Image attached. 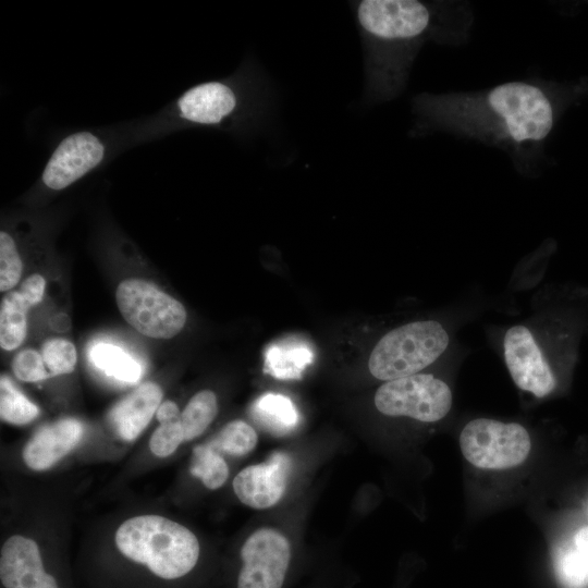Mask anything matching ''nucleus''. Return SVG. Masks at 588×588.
<instances>
[{
    "label": "nucleus",
    "instance_id": "nucleus-5",
    "mask_svg": "<svg viewBox=\"0 0 588 588\" xmlns=\"http://www.w3.org/2000/svg\"><path fill=\"white\" fill-rule=\"evenodd\" d=\"M119 552L164 581L188 576L197 566V537L183 525L159 515H139L123 522L115 531Z\"/></svg>",
    "mask_w": 588,
    "mask_h": 588
},
{
    "label": "nucleus",
    "instance_id": "nucleus-2",
    "mask_svg": "<svg viewBox=\"0 0 588 588\" xmlns=\"http://www.w3.org/2000/svg\"><path fill=\"white\" fill-rule=\"evenodd\" d=\"M414 134L446 131L522 154L539 149L551 133L556 106L540 83L515 81L469 93L414 97Z\"/></svg>",
    "mask_w": 588,
    "mask_h": 588
},
{
    "label": "nucleus",
    "instance_id": "nucleus-29",
    "mask_svg": "<svg viewBox=\"0 0 588 588\" xmlns=\"http://www.w3.org/2000/svg\"><path fill=\"white\" fill-rule=\"evenodd\" d=\"M45 286L46 281L42 275L33 274L22 282L19 291L30 306H35L42 299Z\"/></svg>",
    "mask_w": 588,
    "mask_h": 588
},
{
    "label": "nucleus",
    "instance_id": "nucleus-22",
    "mask_svg": "<svg viewBox=\"0 0 588 588\" xmlns=\"http://www.w3.org/2000/svg\"><path fill=\"white\" fill-rule=\"evenodd\" d=\"M38 407L32 403L5 376L0 381V416L13 425H26L37 418Z\"/></svg>",
    "mask_w": 588,
    "mask_h": 588
},
{
    "label": "nucleus",
    "instance_id": "nucleus-4",
    "mask_svg": "<svg viewBox=\"0 0 588 588\" xmlns=\"http://www.w3.org/2000/svg\"><path fill=\"white\" fill-rule=\"evenodd\" d=\"M273 107L272 84L260 66L248 61L230 77L185 90L176 99L174 112L187 126L249 135L267 125Z\"/></svg>",
    "mask_w": 588,
    "mask_h": 588
},
{
    "label": "nucleus",
    "instance_id": "nucleus-12",
    "mask_svg": "<svg viewBox=\"0 0 588 588\" xmlns=\"http://www.w3.org/2000/svg\"><path fill=\"white\" fill-rule=\"evenodd\" d=\"M291 458L286 453L274 452L264 463L242 469L233 479V490L238 500L253 509H268L283 497Z\"/></svg>",
    "mask_w": 588,
    "mask_h": 588
},
{
    "label": "nucleus",
    "instance_id": "nucleus-14",
    "mask_svg": "<svg viewBox=\"0 0 588 588\" xmlns=\"http://www.w3.org/2000/svg\"><path fill=\"white\" fill-rule=\"evenodd\" d=\"M83 432V425L74 418L47 425L26 443L22 452L23 461L33 470H46L77 445Z\"/></svg>",
    "mask_w": 588,
    "mask_h": 588
},
{
    "label": "nucleus",
    "instance_id": "nucleus-7",
    "mask_svg": "<svg viewBox=\"0 0 588 588\" xmlns=\"http://www.w3.org/2000/svg\"><path fill=\"white\" fill-rule=\"evenodd\" d=\"M464 457L481 469H507L520 465L529 455L528 431L517 422L476 418L460 434Z\"/></svg>",
    "mask_w": 588,
    "mask_h": 588
},
{
    "label": "nucleus",
    "instance_id": "nucleus-19",
    "mask_svg": "<svg viewBox=\"0 0 588 588\" xmlns=\"http://www.w3.org/2000/svg\"><path fill=\"white\" fill-rule=\"evenodd\" d=\"M90 359L96 367L122 382L135 383L140 378V365L117 345L95 344L90 350Z\"/></svg>",
    "mask_w": 588,
    "mask_h": 588
},
{
    "label": "nucleus",
    "instance_id": "nucleus-25",
    "mask_svg": "<svg viewBox=\"0 0 588 588\" xmlns=\"http://www.w3.org/2000/svg\"><path fill=\"white\" fill-rule=\"evenodd\" d=\"M23 264L14 237L7 231L0 232V290L9 291L21 279Z\"/></svg>",
    "mask_w": 588,
    "mask_h": 588
},
{
    "label": "nucleus",
    "instance_id": "nucleus-13",
    "mask_svg": "<svg viewBox=\"0 0 588 588\" xmlns=\"http://www.w3.org/2000/svg\"><path fill=\"white\" fill-rule=\"evenodd\" d=\"M0 581L3 588H60L54 575L46 571L38 544L14 535L0 552Z\"/></svg>",
    "mask_w": 588,
    "mask_h": 588
},
{
    "label": "nucleus",
    "instance_id": "nucleus-20",
    "mask_svg": "<svg viewBox=\"0 0 588 588\" xmlns=\"http://www.w3.org/2000/svg\"><path fill=\"white\" fill-rule=\"evenodd\" d=\"M218 413L216 394L210 390L197 392L186 404L180 416L184 441L199 437L212 422Z\"/></svg>",
    "mask_w": 588,
    "mask_h": 588
},
{
    "label": "nucleus",
    "instance_id": "nucleus-30",
    "mask_svg": "<svg viewBox=\"0 0 588 588\" xmlns=\"http://www.w3.org/2000/svg\"><path fill=\"white\" fill-rule=\"evenodd\" d=\"M180 416L179 407L172 401L162 402L156 412V417L160 424L180 419Z\"/></svg>",
    "mask_w": 588,
    "mask_h": 588
},
{
    "label": "nucleus",
    "instance_id": "nucleus-17",
    "mask_svg": "<svg viewBox=\"0 0 588 588\" xmlns=\"http://www.w3.org/2000/svg\"><path fill=\"white\" fill-rule=\"evenodd\" d=\"M310 346L297 339L283 340L268 347L265 372L282 380L299 379L313 360Z\"/></svg>",
    "mask_w": 588,
    "mask_h": 588
},
{
    "label": "nucleus",
    "instance_id": "nucleus-1",
    "mask_svg": "<svg viewBox=\"0 0 588 588\" xmlns=\"http://www.w3.org/2000/svg\"><path fill=\"white\" fill-rule=\"evenodd\" d=\"M363 53L364 100L376 105L395 98L405 87L420 48L428 40L461 42L469 12L461 4L419 0L351 1Z\"/></svg>",
    "mask_w": 588,
    "mask_h": 588
},
{
    "label": "nucleus",
    "instance_id": "nucleus-28",
    "mask_svg": "<svg viewBox=\"0 0 588 588\" xmlns=\"http://www.w3.org/2000/svg\"><path fill=\"white\" fill-rule=\"evenodd\" d=\"M15 377L25 382H37L50 377L41 354L35 350H24L12 360Z\"/></svg>",
    "mask_w": 588,
    "mask_h": 588
},
{
    "label": "nucleus",
    "instance_id": "nucleus-18",
    "mask_svg": "<svg viewBox=\"0 0 588 588\" xmlns=\"http://www.w3.org/2000/svg\"><path fill=\"white\" fill-rule=\"evenodd\" d=\"M32 306L19 290L9 292L0 308V345L12 351L19 347L27 331L26 315Z\"/></svg>",
    "mask_w": 588,
    "mask_h": 588
},
{
    "label": "nucleus",
    "instance_id": "nucleus-9",
    "mask_svg": "<svg viewBox=\"0 0 588 588\" xmlns=\"http://www.w3.org/2000/svg\"><path fill=\"white\" fill-rule=\"evenodd\" d=\"M123 318L139 333L171 339L186 322V310L175 298L142 279L122 281L115 293Z\"/></svg>",
    "mask_w": 588,
    "mask_h": 588
},
{
    "label": "nucleus",
    "instance_id": "nucleus-6",
    "mask_svg": "<svg viewBox=\"0 0 588 588\" xmlns=\"http://www.w3.org/2000/svg\"><path fill=\"white\" fill-rule=\"evenodd\" d=\"M451 340V330L438 320L405 323L378 341L370 353L368 369L383 381L419 373L448 351Z\"/></svg>",
    "mask_w": 588,
    "mask_h": 588
},
{
    "label": "nucleus",
    "instance_id": "nucleus-8",
    "mask_svg": "<svg viewBox=\"0 0 588 588\" xmlns=\"http://www.w3.org/2000/svg\"><path fill=\"white\" fill-rule=\"evenodd\" d=\"M373 401L383 415L436 422L451 411L453 394L443 379L419 372L385 381L377 390Z\"/></svg>",
    "mask_w": 588,
    "mask_h": 588
},
{
    "label": "nucleus",
    "instance_id": "nucleus-10",
    "mask_svg": "<svg viewBox=\"0 0 588 588\" xmlns=\"http://www.w3.org/2000/svg\"><path fill=\"white\" fill-rule=\"evenodd\" d=\"M234 588H284L292 565L287 538L273 528L254 531L240 551Z\"/></svg>",
    "mask_w": 588,
    "mask_h": 588
},
{
    "label": "nucleus",
    "instance_id": "nucleus-24",
    "mask_svg": "<svg viewBox=\"0 0 588 588\" xmlns=\"http://www.w3.org/2000/svg\"><path fill=\"white\" fill-rule=\"evenodd\" d=\"M258 441L255 429L244 420L228 422L210 444L230 455L243 456L252 452Z\"/></svg>",
    "mask_w": 588,
    "mask_h": 588
},
{
    "label": "nucleus",
    "instance_id": "nucleus-11",
    "mask_svg": "<svg viewBox=\"0 0 588 588\" xmlns=\"http://www.w3.org/2000/svg\"><path fill=\"white\" fill-rule=\"evenodd\" d=\"M105 156L106 146L94 133L82 131L70 134L51 154L41 181L49 189H64L97 168Z\"/></svg>",
    "mask_w": 588,
    "mask_h": 588
},
{
    "label": "nucleus",
    "instance_id": "nucleus-16",
    "mask_svg": "<svg viewBox=\"0 0 588 588\" xmlns=\"http://www.w3.org/2000/svg\"><path fill=\"white\" fill-rule=\"evenodd\" d=\"M253 419L274 436L292 432L298 425L299 415L296 406L285 395L265 393L250 407Z\"/></svg>",
    "mask_w": 588,
    "mask_h": 588
},
{
    "label": "nucleus",
    "instance_id": "nucleus-15",
    "mask_svg": "<svg viewBox=\"0 0 588 588\" xmlns=\"http://www.w3.org/2000/svg\"><path fill=\"white\" fill-rule=\"evenodd\" d=\"M162 390L155 382H145L120 401L110 412V424L124 441L135 440L148 426L162 400Z\"/></svg>",
    "mask_w": 588,
    "mask_h": 588
},
{
    "label": "nucleus",
    "instance_id": "nucleus-23",
    "mask_svg": "<svg viewBox=\"0 0 588 588\" xmlns=\"http://www.w3.org/2000/svg\"><path fill=\"white\" fill-rule=\"evenodd\" d=\"M555 571L568 588L588 586V555L574 542L560 548L555 555Z\"/></svg>",
    "mask_w": 588,
    "mask_h": 588
},
{
    "label": "nucleus",
    "instance_id": "nucleus-31",
    "mask_svg": "<svg viewBox=\"0 0 588 588\" xmlns=\"http://www.w3.org/2000/svg\"><path fill=\"white\" fill-rule=\"evenodd\" d=\"M573 542L588 555V526L575 534Z\"/></svg>",
    "mask_w": 588,
    "mask_h": 588
},
{
    "label": "nucleus",
    "instance_id": "nucleus-27",
    "mask_svg": "<svg viewBox=\"0 0 588 588\" xmlns=\"http://www.w3.org/2000/svg\"><path fill=\"white\" fill-rule=\"evenodd\" d=\"M184 441L180 419L162 422L154 431L149 440V449L158 457L171 455Z\"/></svg>",
    "mask_w": 588,
    "mask_h": 588
},
{
    "label": "nucleus",
    "instance_id": "nucleus-26",
    "mask_svg": "<svg viewBox=\"0 0 588 588\" xmlns=\"http://www.w3.org/2000/svg\"><path fill=\"white\" fill-rule=\"evenodd\" d=\"M41 356L50 377L72 372L77 359L75 346L64 339L48 340Z\"/></svg>",
    "mask_w": 588,
    "mask_h": 588
},
{
    "label": "nucleus",
    "instance_id": "nucleus-3",
    "mask_svg": "<svg viewBox=\"0 0 588 588\" xmlns=\"http://www.w3.org/2000/svg\"><path fill=\"white\" fill-rule=\"evenodd\" d=\"M588 335V292L566 293L554 311L539 320L510 327L502 342L503 357L514 383L536 397L554 392L560 373L575 364Z\"/></svg>",
    "mask_w": 588,
    "mask_h": 588
},
{
    "label": "nucleus",
    "instance_id": "nucleus-21",
    "mask_svg": "<svg viewBox=\"0 0 588 588\" xmlns=\"http://www.w3.org/2000/svg\"><path fill=\"white\" fill-rule=\"evenodd\" d=\"M189 471L210 490L222 487L229 477L226 462L210 443L194 448Z\"/></svg>",
    "mask_w": 588,
    "mask_h": 588
}]
</instances>
